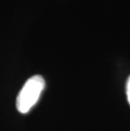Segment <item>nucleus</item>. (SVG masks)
<instances>
[{
	"mask_svg": "<svg viewBox=\"0 0 130 131\" xmlns=\"http://www.w3.org/2000/svg\"><path fill=\"white\" fill-rule=\"evenodd\" d=\"M45 80L41 75H34L25 83L16 99V107L20 113H27L37 104L45 88Z\"/></svg>",
	"mask_w": 130,
	"mask_h": 131,
	"instance_id": "f257e3e1",
	"label": "nucleus"
},
{
	"mask_svg": "<svg viewBox=\"0 0 130 131\" xmlns=\"http://www.w3.org/2000/svg\"><path fill=\"white\" fill-rule=\"evenodd\" d=\"M127 96H128V101L130 104V76L128 79V82H127Z\"/></svg>",
	"mask_w": 130,
	"mask_h": 131,
	"instance_id": "f03ea898",
	"label": "nucleus"
}]
</instances>
